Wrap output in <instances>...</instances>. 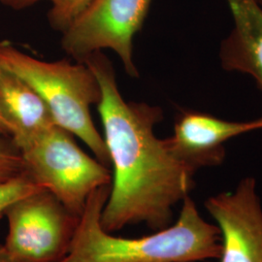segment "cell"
Listing matches in <instances>:
<instances>
[{"instance_id": "cell-9", "label": "cell", "mask_w": 262, "mask_h": 262, "mask_svg": "<svg viewBox=\"0 0 262 262\" xmlns=\"http://www.w3.org/2000/svg\"><path fill=\"white\" fill-rule=\"evenodd\" d=\"M0 117L8 129L11 141L19 150L40 133L56 125L39 94L1 63Z\"/></svg>"}, {"instance_id": "cell-7", "label": "cell", "mask_w": 262, "mask_h": 262, "mask_svg": "<svg viewBox=\"0 0 262 262\" xmlns=\"http://www.w3.org/2000/svg\"><path fill=\"white\" fill-rule=\"evenodd\" d=\"M204 206L221 235L219 262H262V205L256 179L208 197Z\"/></svg>"}, {"instance_id": "cell-12", "label": "cell", "mask_w": 262, "mask_h": 262, "mask_svg": "<svg viewBox=\"0 0 262 262\" xmlns=\"http://www.w3.org/2000/svg\"><path fill=\"white\" fill-rule=\"evenodd\" d=\"M44 187L37 184L27 173L0 185V219L5 215L7 208L21 197L28 195Z\"/></svg>"}, {"instance_id": "cell-15", "label": "cell", "mask_w": 262, "mask_h": 262, "mask_svg": "<svg viewBox=\"0 0 262 262\" xmlns=\"http://www.w3.org/2000/svg\"><path fill=\"white\" fill-rule=\"evenodd\" d=\"M0 262H18L8 253L4 244H0Z\"/></svg>"}, {"instance_id": "cell-11", "label": "cell", "mask_w": 262, "mask_h": 262, "mask_svg": "<svg viewBox=\"0 0 262 262\" xmlns=\"http://www.w3.org/2000/svg\"><path fill=\"white\" fill-rule=\"evenodd\" d=\"M92 0H56L48 13L51 28L63 32Z\"/></svg>"}, {"instance_id": "cell-1", "label": "cell", "mask_w": 262, "mask_h": 262, "mask_svg": "<svg viewBox=\"0 0 262 262\" xmlns=\"http://www.w3.org/2000/svg\"><path fill=\"white\" fill-rule=\"evenodd\" d=\"M102 92L98 112L113 166L112 184L101 214L104 229L114 233L144 224L154 232L173 224L174 208L195 187V173L155 133L162 121L159 106L128 102L119 91L115 69L102 52L84 61Z\"/></svg>"}, {"instance_id": "cell-17", "label": "cell", "mask_w": 262, "mask_h": 262, "mask_svg": "<svg viewBox=\"0 0 262 262\" xmlns=\"http://www.w3.org/2000/svg\"><path fill=\"white\" fill-rule=\"evenodd\" d=\"M258 1H259V3L262 5V0H258Z\"/></svg>"}, {"instance_id": "cell-4", "label": "cell", "mask_w": 262, "mask_h": 262, "mask_svg": "<svg viewBox=\"0 0 262 262\" xmlns=\"http://www.w3.org/2000/svg\"><path fill=\"white\" fill-rule=\"evenodd\" d=\"M26 173L80 217L95 189L112 184V173L85 154L72 134L53 125L19 150Z\"/></svg>"}, {"instance_id": "cell-5", "label": "cell", "mask_w": 262, "mask_h": 262, "mask_svg": "<svg viewBox=\"0 0 262 262\" xmlns=\"http://www.w3.org/2000/svg\"><path fill=\"white\" fill-rule=\"evenodd\" d=\"M4 215L8 221L4 246L18 262L62 259L80 220L46 188L19 198L7 208Z\"/></svg>"}, {"instance_id": "cell-8", "label": "cell", "mask_w": 262, "mask_h": 262, "mask_svg": "<svg viewBox=\"0 0 262 262\" xmlns=\"http://www.w3.org/2000/svg\"><path fill=\"white\" fill-rule=\"evenodd\" d=\"M262 129V117L245 122L227 121L207 113L185 110L165 138L169 150L190 170L221 166L226 158L225 143L245 133Z\"/></svg>"}, {"instance_id": "cell-14", "label": "cell", "mask_w": 262, "mask_h": 262, "mask_svg": "<svg viewBox=\"0 0 262 262\" xmlns=\"http://www.w3.org/2000/svg\"><path fill=\"white\" fill-rule=\"evenodd\" d=\"M41 0H0V3L8 8L16 10V11H20V10L28 8ZM54 4L56 0H49Z\"/></svg>"}, {"instance_id": "cell-3", "label": "cell", "mask_w": 262, "mask_h": 262, "mask_svg": "<svg viewBox=\"0 0 262 262\" xmlns=\"http://www.w3.org/2000/svg\"><path fill=\"white\" fill-rule=\"evenodd\" d=\"M0 63L26 81L43 99L57 126L77 136L108 168L110 157L103 139L94 125L91 108L98 105L101 86L84 62L68 59L44 61L0 42Z\"/></svg>"}, {"instance_id": "cell-16", "label": "cell", "mask_w": 262, "mask_h": 262, "mask_svg": "<svg viewBox=\"0 0 262 262\" xmlns=\"http://www.w3.org/2000/svg\"><path fill=\"white\" fill-rule=\"evenodd\" d=\"M2 136H9V132H8V129L5 125V123L2 121V119L0 117V138Z\"/></svg>"}, {"instance_id": "cell-2", "label": "cell", "mask_w": 262, "mask_h": 262, "mask_svg": "<svg viewBox=\"0 0 262 262\" xmlns=\"http://www.w3.org/2000/svg\"><path fill=\"white\" fill-rule=\"evenodd\" d=\"M111 185L95 189L80 216L72 243L57 262H198L219 259L221 235L208 223L191 197H186L177 221L168 227L139 238L107 232L101 214Z\"/></svg>"}, {"instance_id": "cell-13", "label": "cell", "mask_w": 262, "mask_h": 262, "mask_svg": "<svg viewBox=\"0 0 262 262\" xmlns=\"http://www.w3.org/2000/svg\"><path fill=\"white\" fill-rule=\"evenodd\" d=\"M26 173L23 157L16 146L0 138V185Z\"/></svg>"}, {"instance_id": "cell-6", "label": "cell", "mask_w": 262, "mask_h": 262, "mask_svg": "<svg viewBox=\"0 0 262 262\" xmlns=\"http://www.w3.org/2000/svg\"><path fill=\"white\" fill-rule=\"evenodd\" d=\"M152 0H92L62 32L61 48L76 61L104 49L113 50L127 75L139 77L133 61V37Z\"/></svg>"}, {"instance_id": "cell-10", "label": "cell", "mask_w": 262, "mask_h": 262, "mask_svg": "<svg viewBox=\"0 0 262 262\" xmlns=\"http://www.w3.org/2000/svg\"><path fill=\"white\" fill-rule=\"evenodd\" d=\"M226 2L234 27L221 44V64L226 71L251 76L262 93V5L258 0Z\"/></svg>"}]
</instances>
